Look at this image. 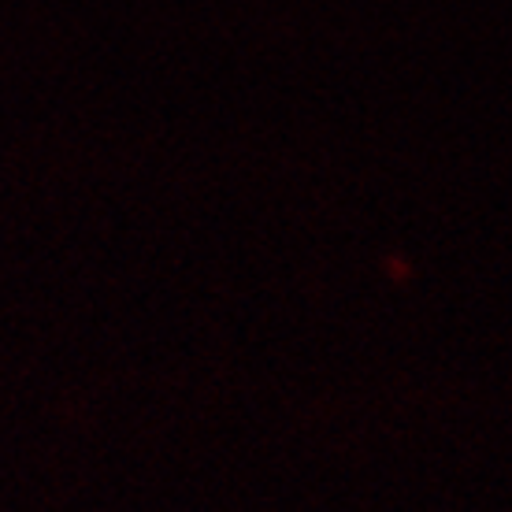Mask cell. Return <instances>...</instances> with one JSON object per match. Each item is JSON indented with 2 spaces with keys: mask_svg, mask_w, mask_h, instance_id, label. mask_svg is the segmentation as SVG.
<instances>
[]
</instances>
